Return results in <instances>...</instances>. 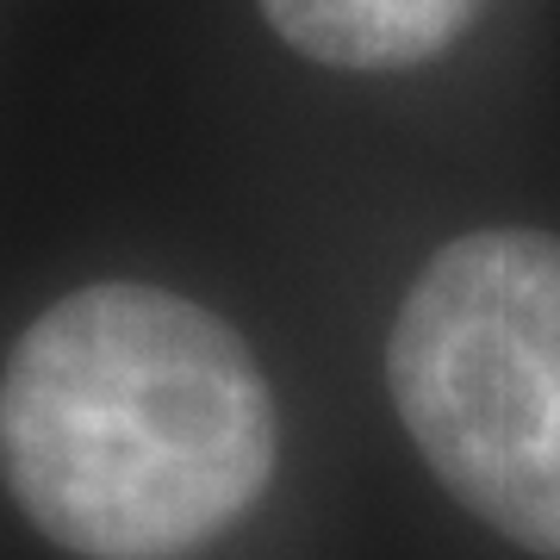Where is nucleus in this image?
<instances>
[{"instance_id":"obj_3","label":"nucleus","mask_w":560,"mask_h":560,"mask_svg":"<svg viewBox=\"0 0 560 560\" xmlns=\"http://www.w3.org/2000/svg\"><path fill=\"white\" fill-rule=\"evenodd\" d=\"M300 57L349 75H393L442 57L486 0H256Z\"/></svg>"},{"instance_id":"obj_1","label":"nucleus","mask_w":560,"mask_h":560,"mask_svg":"<svg viewBox=\"0 0 560 560\" xmlns=\"http://www.w3.org/2000/svg\"><path fill=\"white\" fill-rule=\"evenodd\" d=\"M0 474L81 560H180L275 474V399L206 305L94 280L32 318L0 374Z\"/></svg>"},{"instance_id":"obj_2","label":"nucleus","mask_w":560,"mask_h":560,"mask_svg":"<svg viewBox=\"0 0 560 560\" xmlns=\"http://www.w3.org/2000/svg\"><path fill=\"white\" fill-rule=\"evenodd\" d=\"M386 386L436 480L560 560V237L511 224L442 243L393 318Z\"/></svg>"}]
</instances>
